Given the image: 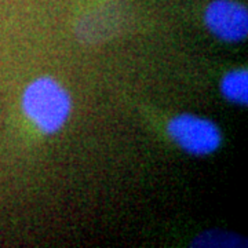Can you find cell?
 <instances>
[{"label":"cell","mask_w":248,"mask_h":248,"mask_svg":"<svg viewBox=\"0 0 248 248\" xmlns=\"http://www.w3.org/2000/svg\"><path fill=\"white\" fill-rule=\"evenodd\" d=\"M167 134L186 155L207 157L221 149L223 135L214 120L193 113H179L170 119Z\"/></svg>","instance_id":"2"},{"label":"cell","mask_w":248,"mask_h":248,"mask_svg":"<svg viewBox=\"0 0 248 248\" xmlns=\"http://www.w3.org/2000/svg\"><path fill=\"white\" fill-rule=\"evenodd\" d=\"M219 93L225 101L246 107L248 104V72L243 68L228 71L219 80Z\"/></svg>","instance_id":"4"},{"label":"cell","mask_w":248,"mask_h":248,"mask_svg":"<svg viewBox=\"0 0 248 248\" xmlns=\"http://www.w3.org/2000/svg\"><path fill=\"white\" fill-rule=\"evenodd\" d=\"M73 109L71 93L51 76L31 80L21 94V110L43 135H55L68 124Z\"/></svg>","instance_id":"1"},{"label":"cell","mask_w":248,"mask_h":248,"mask_svg":"<svg viewBox=\"0 0 248 248\" xmlns=\"http://www.w3.org/2000/svg\"><path fill=\"white\" fill-rule=\"evenodd\" d=\"M243 239L228 232H205L193 240V247H241Z\"/></svg>","instance_id":"5"},{"label":"cell","mask_w":248,"mask_h":248,"mask_svg":"<svg viewBox=\"0 0 248 248\" xmlns=\"http://www.w3.org/2000/svg\"><path fill=\"white\" fill-rule=\"evenodd\" d=\"M204 25L219 42L243 43L248 36L247 7L239 0H213L204 10Z\"/></svg>","instance_id":"3"}]
</instances>
